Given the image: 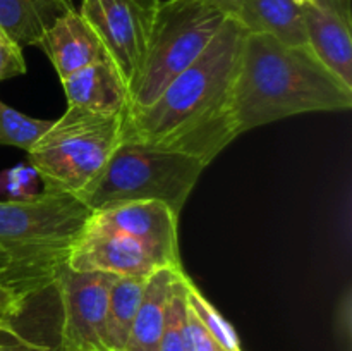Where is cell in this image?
<instances>
[{
    "label": "cell",
    "mask_w": 352,
    "mask_h": 351,
    "mask_svg": "<svg viewBox=\"0 0 352 351\" xmlns=\"http://www.w3.org/2000/svg\"><path fill=\"white\" fill-rule=\"evenodd\" d=\"M248 30L227 17L201 57L151 105L124 117L120 140L181 151L208 165L237 138L232 92Z\"/></svg>",
    "instance_id": "obj_1"
},
{
    "label": "cell",
    "mask_w": 352,
    "mask_h": 351,
    "mask_svg": "<svg viewBox=\"0 0 352 351\" xmlns=\"http://www.w3.org/2000/svg\"><path fill=\"white\" fill-rule=\"evenodd\" d=\"M352 107V88L322 64L309 47H291L270 34L244 38L232 92L237 136L306 112Z\"/></svg>",
    "instance_id": "obj_2"
},
{
    "label": "cell",
    "mask_w": 352,
    "mask_h": 351,
    "mask_svg": "<svg viewBox=\"0 0 352 351\" xmlns=\"http://www.w3.org/2000/svg\"><path fill=\"white\" fill-rule=\"evenodd\" d=\"M91 210L74 195L40 191L0 202V250L9 258L2 284L28 296L50 286L67 264Z\"/></svg>",
    "instance_id": "obj_3"
},
{
    "label": "cell",
    "mask_w": 352,
    "mask_h": 351,
    "mask_svg": "<svg viewBox=\"0 0 352 351\" xmlns=\"http://www.w3.org/2000/svg\"><path fill=\"white\" fill-rule=\"evenodd\" d=\"M206 165L181 151L120 140L81 202L91 212L129 202H162L181 215Z\"/></svg>",
    "instance_id": "obj_4"
},
{
    "label": "cell",
    "mask_w": 352,
    "mask_h": 351,
    "mask_svg": "<svg viewBox=\"0 0 352 351\" xmlns=\"http://www.w3.org/2000/svg\"><path fill=\"white\" fill-rule=\"evenodd\" d=\"M124 114H96L67 105L28 151L43 191L81 198L120 143Z\"/></svg>",
    "instance_id": "obj_5"
},
{
    "label": "cell",
    "mask_w": 352,
    "mask_h": 351,
    "mask_svg": "<svg viewBox=\"0 0 352 351\" xmlns=\"http://www.w3.org/2000/svg\"><path fill=\"white\" fill-rule=\"evenodd\" d=\"M226 14L208 0H162L124 117L141 112L208 48Z\"/></svg>",
    "instance_id": "obj_6"
},
{
    "label": "cell",
    "mask_w": 352,
    "mask_h": 351,
    "mask_svg": "<svg viewBox=\"0 0 352 351\" xmlns=\"http://www.w3.org/2000/svg\"><path fill=\"white\" fill-rule=\"evenodd\" d=\"M162 0H81L79 14L102 41L127 85L140 71Z\"/></svg>",
    "instance_id": "obj_7"
},
{
    "label": "cell",
    "mask_w": 352,
    "mask_h": 351,
    "mask_svg": "<svg viewBox=\"0 0 352 351\" xmlns=\"http://www.w3.org/2000/svg\"><path fill=\"white\" fill-rule=\"evenodd\" d=\"M116 275L78 272L65 265L55 279L58 337L64 351H107L105 319Z\"/></svg>",
    "instance_id": "obj_8"
},
{
    "label": "cell",
    "mask_w": 352,
    "mask_h": 351,
    "mask_svg": "<svg viewBox=\"0 0 352 351\" xmlns=\"http://www.w3.org/2000/svg\"><path fill=\"white\" fill-rule=\"evenodd\" d=\"M65 265L78 272H102L116 277L144 279L168 267L141 241L98 226L89 219L72 246Z\"/></svg>",
    "instance_id": "obj_9"
},
{
    "label": "cell",
    "mask_w": 352,
    "mask_h": 351,
    "mask_svg": "<svg viewBox=\"0 0 352 351\" xmlns=\"http://www.w3.org/2000/svg\"><path fill=\"white\" fill-rule=\"evenodd\" d=\"M89 220L141 241L168 267H182L179 215L162 202H129L91 212Z\"/></svg>",
    "instance_id": "obj_10"
},
{
    "label": "cell",
    "mask_w": 352,
    "mask_h": 351,
    "mask_svg": "<svg viewBox=\"0 0 352 351\" xmlns=\"http://www.w3.org/2000/svg\"><path fill=\"white\" fill-rule=\"evenodd\" d=\"M301 12L308 47L352 88L351 0H305Z\"/></svg>",
    "instance_id": "obj_11"
},
{
    "label": "cell",
    "mask_w": 352,
    "mask_h": 351,
    "mask_svg": "<svg viewBox=\"0 0 352 351\" xmlns=\"http://www.w3.org/2000/svg\"><path fill=\"white\" fill-rule=\"evenodd\" d=\"M38 47L54 64L58 78L65 79L79 69L102 58H109L102 41L78 9L58 17L43 34Z\"/></svg>",
    "instance_id": "obj_12"
},
{
    "label": "cell",
    "mask_w": 352,
    "mask_h": 351,
    "mask_svg": "<svg viewBox=\"0 0 352 351\" xmlns=\"http://www.w3.org/2000/svg\"><path fill=\"white\" fill-rule=\"evenodd\" d=\"M67 105L96 114H126L129 92L110 58H102L60 79Z\"/></svg>",
    "instance_id": "obj_13"
},
{
    "label": "cell",
    "mask_w": 352,
    "mask_h": 351,
    "mask_svg": "<svg viewBox=\"0 0 352 351\" xmlns=\"http://www.w3.org/2000/svg\"><path fill=\"white\" fill-rule=\"evenodd\" d=\"M182 272V267H164L150 275L124 351H160L168 299Z\"/></svg>",
    "instance_id": "obj_14"
},
{
    "label": "cell",
    "mask_w": 352,
    "mask_h": 351,
    "mask_svg": "<svg viewBox=\"0 0 352 351\" xmlns=\"http://www.w3.org/2000/svg\"><path fill=\"white\" fill-rule=\"evenodd\" d=\"M72 9L74 0H0V30L21 48L38 47L52 24Z\"/></svg>",
    "instance_id": "obj_15"
},
{
    "label": "cell",
    "mask_w": 352,
    "mask_h": 351,
    "mask_svg": "<svg viewBox=\"0 0 352 351\" xmlns=\"http://www.w3.org/2000/svg\"><path fill=\"white\" fill-rule=\"evenodd\" d=\"M237 21L250 33L270 34L291 47H308L301 3L296 0H244Z\"/></svg>",
    "instance_id": "obj_16"
},
{
    "label": "cell",
    "mask_w": 352,
    "mask_h": 351,
    "mask_svg": "<svg viewBox=\"0 0 352 351\" xmlns=\"http://www.w3.org/2000/svg\"><path fill=\"white\" fill-rule=\"evenodd\" d=\"M148 279L117 277L113 281L110 288L105 319L107 351H124L131 326L143 299Z\"/></svg>",
    "instance_id": "obj_17"
},
{
    "label": "cell",
    "mask_w": 352,
    "mask_h": 351,
    "mask_svg": "<svg viewBox=\"0 0 352 351\" xmlns=\"http://www.w3.org/2000/svg\"><path fill=\"white\" fill-rule=\"evenodd\" d=\"M52 120L26 116L0 100V145L30 151Z\"/></svg>",
    "instance_id": "obj_18"
},
{
    "label": "cell",
    "mask_w": 352,
    "mask_h": 351,
    "mask_svg": "<svg viewBox=\"0 0 352 351\" xmlns=\"http://www.w3.org/2000/svg\"><path fill=\"white\" fill-rule=\"evenodd\" d=\"M186 301H188V306L192 310V313L198 317L199 322H201L203 326H205V329L215 337L217 343H219L223 350L243 351L241 350L239 337H237V332L234 330L232 323L227 322V320L223 319L222 313L206 299V296L199 291L198 286H196L189 277L188 281H186Z\"/></svg>",
    "instance_id": "obj_19"
},
{
    "label": "cell",
    "mask_w": 352,
    "mask_h": 351,
    "mask_svg": "<svg viewBox=\"0 0 352 351\" xmlns=\"http://www.w3.org/2000/svg\"><path fill=\"white\" fill-rule=\"evenodd\" d=\"M186 281H188V274L182 272L168 299L160 351H188V346H186V310H188Z\"/></svg>",
    "instance_id": "obj_20"
},
{
    "label": "cell",
    "mask_w": 352,
    "mask_h": 351,
    "mask_svg": "<svg viewBox=\"0 0 352 351\" xmlns=\"http://www.w3.org/2000/svg\"><path fill=\"white\" fill-rule=\"evenodd\" d=\"M41 182L36 169L26 162L0 174V193L9 196V200H24L38 195V184Z\"/></svg>",
    "instance_id": "obj_21"
},
{
    "label": "cell",
    "mask_w": 352,
    "mask_h": 351,
    "mask_svg": "<svg viewBox=\"0 0 352 351\" xmlns=\"http://www.w3.org/2000/svg\"><path fill=\"white\" fill-rule=\"evenodd\" d=\"M0 336L6 337V341L0 339V351H64L60 346V341L47 343V341L31 339L30 336L23 332L19 326L14 322V317L2 330Z\"/></svg>",
    "instance_id": "obj_22"
},
{
    "label": "cell",
    "mask_w": 352,
    "mask_h": 351,
    "mask_svg": "<svg viewBox=\"0 0 352 351\" xmlns=\"http://www.w3.org/2000/svg\"><path fill=\"white\" fill-rule=\"evenodd\" d=\"M24 72H26V61H24L23 48L0 30V81L12 79Z\"/></svg>",
    "instance_id": "obj_23"
},
{
    "label": "cell",
    "mask_w": 352,
    "mask_h": 351,
    "mask_svg": "<svg viewBox=\"0 0 352 351\" xmlns=\"http://www.w3.org/2000/svg\"><path fill=\"white\" fill-rule=\"evenodd\" d=\"M186 346L188 351H226L189 306L186 310Z\"/></svg>",
    "instance_id": "obj_24"
},
{
    "label": "cell",
    "mask_w": 352,
    "mask_h": 351,
    "mask_svg": "<svg viewBox=\"0 0 352 351\" xmlns=\"http://www.w3.org/2000/svg\"><path fill=\"white\" fill-rule=\"evenodd\" d=\"M26 296L14 291L12 288H7L0 282V330L12 320V317L19 312Z\"/></svg>",
    "instance_id": "obj_25"
},
{
    "label": "cell",
    "mask_w": 352,
    "mask_h": 351,
    "mask_svg": "<svg viewBox=\"0 0 352 351\" xmlns=\"http://www.w3.org/2000/svg\"><path fill=\"white\" fill-rule=\"evenodd\" d=\"M208 2H212L217 9L222 10L227 17H234V19H237L244 0H208Z\"/></svg>",
    "instance_id": "obj_26"
},
{
    "label": "cell",
    "mask_w": 352,
    "mask_h": 351,
    "mask_svg": "<svg viewBox=\"0 0 352 351\" xmlns=\"http://www.w3.org/2000/svg\"><path fill=\"white\" fill-rule=\"evenodd\" d=\"M7 268H9V258H7V255L0 250V279L3 277V274L7 272Z\"/></svg>",
    "instance_id": "obj_27"
},
{
    "label": "cell",
    "mask_w": 352,
    "mask_h": 351,
    "mask_svg": "<svg viewBox=\"0 0 352 351\" xmlns=\"http://www.w3.org/2000/svg\"><path fill=\"white\" fill-rule=\"evenodd\" d=\"M296 2H298V3H302V2H305V0H296Z\"/></svg>",
    "instance_id": "obj_28"
}]
</instances>
